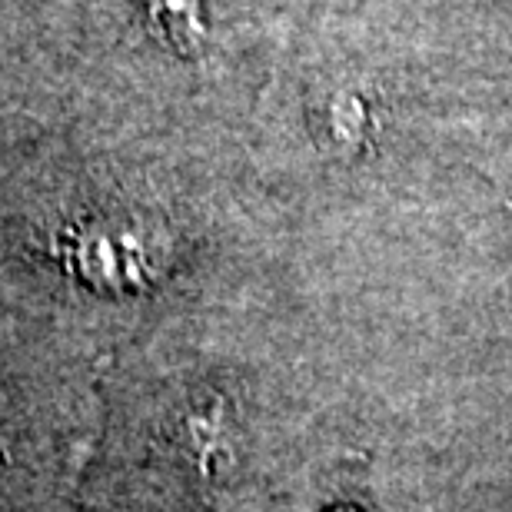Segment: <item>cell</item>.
Returning a JSON list of instances; mask_svg holds the SVG:
<instances>
[{"label": "cell", "instance_id": "6da1fadb", "mask_svg": "<svg viewBox=\"0 0 512 512\" xmlns=\"http://www.w3.org/2000/svg\"><path fill=\"white\" fill-rule=\"evenodd\" d=\"M97 426L94 356L0 330V512H74Z\"/></svg>", "mask_w": 512, "mask_h": 512}]
</instances>
